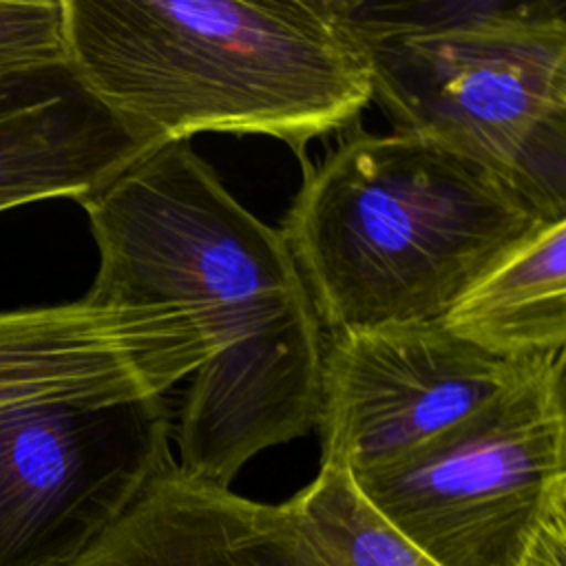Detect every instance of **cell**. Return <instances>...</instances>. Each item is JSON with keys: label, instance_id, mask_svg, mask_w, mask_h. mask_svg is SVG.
<instances>
[{"label": "cell", "instance_id": "obj_13", "mask_svg": "<svg viewBox=\"0 0 566 566\" xmlns=\"http://www.w3.org/2000/svg\"><path fill=\"white\" fill-rule=\"evenodd\" d=\"M66 60L62 0H0V69Z\"/></svg>", "mask_w": 566, "mask_h": 566}, {"label": "cell", "instance_id": "obj_2", "mask_svg": "<svg viewBox=\"0 0 566 566\" xmlns=\"http://www.w3.org/2000/svg\"><path fill=\"white\" fill-rule=\"evenodd\" d=\"M66 57L161 144L270 135L298 155L371 102L367 62L332 0H62Z\"/></svg>", "mask_w": 566, "mask_h": 566}, {"label": "cell", "instance_id": "obj_8", "mask_svg": "<svg viewBox=\"0 0 566 566\" xmlns=\"http://www.w3.org/2000/svg\"><path fill=\"white\" fill-rule=\"evenodd\" d=\"M214 347L172 305L111 307L80 298L0 312V407L69 396H164Z\"/></svg>", "mask_w": 566, "mask_h": 566}, {"label": "cell", "instance_id": "obj_12", "mask_svg": "<svg viewBox=\"0 0 566 566\" xmlns=\"http://www.w3.org/2000/svg\"><path fill=\"white\" fill-rule=\"evenodd\" d=\"M287 504L329 566H438L363 497L340 467L321 464Z\"/></svg>", "mask_w": 566, "mask_h": 566}, {"label": "cell", "instance_id": "obj_6", "mask_svg": "<svg viewBox=\"0 0 566 566\" xmlns=\"http://www.w3.org/2000/svg\"><path fill=\"white\" fill-rule=\"evenodd\" d=\"M164 396L0 407V566L73 564L175 462Z\"/></svg>", "mask_w": 566, "mask_h": 566}, {"label": "cell", "instance_id": "obj_9", "mask_svg": "<svg viewBox=\"0 0 566 566\" xmlns=\"http://www.w3.org/2000/svg\"><path fill=\"white\" fill-rule=\"evenodd\" d=\"M164 146L106 106L66 60L0 69V212L77 203Z\"/></svg>", "mask_w": 566, "mask_h": 566}, {"label": "cell", "instance_id": "obj_3", "mask_svg": "<svg viewBox=\"0 0 566 566\" xmlns=\"http://www.w3.org/2000/svg\"><path fill=\"white\" fill-rule=\"evenodd\" d=\"M546 223L513 181L436 139L358 130L307 168L281 237L338 336L442 321Z\"/></svg>", "mask_w": 566, "mask_h": 566}, {"label": "cell", "instance_id": "obj_10", "mask_svg": "<svg viewBox=\"0 0 566 566\" xmlns=\"http://www.w3.org/2000/svg\"><path fill=\"white\" fill-rule=\"evenodd\" d=\"M69 566H329L292 506L248 500L177 460Z\"/></svg>", "mask_w": 566, "mask_h": 566}, {"label": "cell", "instance_id": "obj_7", "mask_svg": "<svg viewBox=\"0 0 566 566\" xmlns=\"http://www.w3.org/2000/svg\"><path fill=\"white\" fill-rule=\"evenodd\" d=\"M502 358L442 321L332 336L323 347L321 464L349 475L391 462L528 376L542 360Z\"/></svg>", "mask_w": 566, "mask_h": 566}, {"label": "cell", "instance_id": "obj_4", "mask_svg": "<svg viewBox=\"0 0 566 566\" xmlns=\"http://www.w3.org/2000/svg\"><path fill=\"white\" fill-rule=\"evenodd\" d=\"M396 130L436 139L566 219L564 2L332 0Z\"/></svg>", "mask_w": 566, "mask_h": 566}, {"label": "cell", "instance_id": "obj_1", "mask_svg": "<svg viewBox=\"0 0 566 566\" xmlns=\"http://www.w3.org/2000/svg\"><path fill=\"white\" fill-rule=\"evenodd\" d=\"M99 252L84 298L172 305L214 347L179 416V467L230 486L256 453L316 427L321 323L279 230L170 142L80 201Z\"/></svg>", "mask_w": 566, "mask_h": 566}, {"label": "cell", "instance_id": "obj_11", "mask_svg": "<svg viewBox=\"0 0 566 566\" xmlns=\"http://www.w3.org/2000/svg\"><path fill=\"white\" fill-rule=\"evenodd\" d=\"M467 343L502 358L564 354L566 219L542 226L484 274L442 318Z\"/></svg>", "mask_w": 566, "mask_h": 566}, {"label": "cell", "instance_id": "obj_5", "mask_svg": "<svg viewBox=\"0 0 566 566\" xmlns=\"http://www.w3.org/2000/svg\"><path fill=\"white\" fill-rule=\"evenodd\" d=\"M352 480L438 566H542L566 555L564 354Z\"/></svg>", "mask_w": 566, "mask_h": 566}]
</instances>
